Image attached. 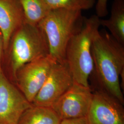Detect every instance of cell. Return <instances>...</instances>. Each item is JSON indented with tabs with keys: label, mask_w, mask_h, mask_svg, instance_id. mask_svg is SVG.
<instances>
[{
	"label": "cell",
	"mask_w": 124,
	"mask_h": 124,
	"mask_svg": "<svg viewBox=\"0 0 124 124\" xmlns=\"http://www.w3.org/2000/svg\"><path fill=\"white\" fill-rule=\"evenodd\" d=\"M51 10L63 9L73 10H88L93 8L95 0H44Z\"/></svg>",
	"instance_id": "cell-14"
},
{
	"label": "cell",
	"mask_w": 124,
	"mask_h": 124,
	"mask_svg": "<svg viewBox=\"0 0 124 124\" xmlns=\"http://www.w3.org/2000/svg\"><path fill=\"white\" fill-rule=\"evenodd\" d=\"M74 83L73 76L66 62H56L32 104L52 107Z\"/></svg>",
	"instance_id": "cell-6"
},
{
	"label": "cell",
	"mask_w": 124,
	"mask_h": 124,
	"mask_svg": "<svg viewBox=\"0 0 124 124\" xmlns=\"http://www.w3.org/2000/svg\"><path fill=\"white\" fill-rule=\"evenodd\" d=\"M32 105L2 69L0 70V124H18L23 114Z\"/></svg>",
	"instance_id": "cell-7"
},
{
	"label": "cell",
	"mask_w": 124,
	"mask_h": 124,
	"mask_svg": "<svg viewBox=\"0 0 124 124\" xmlns=\"http://www.w3.org/2000/svg\"><path fill=\"white\" fill-rule=\"evenodd\" d=\"M56 62L48 55L27 63L17 72L14 84L31 103Z\"/></svg>",
	"instance_id": "cell-5"
},
{
	"label": "cell",
	"mask_w": 124,
	"mask_h": 124,
	"mask_svg": "<svg viewBox=\"0 0 124 124\" xmlns=\"http://www.w3.org/2000/svg\"><path fill=\"white\" fill-rule=\"evenodd\" d=\"M60 124H89L86 117L64 119L61 120Z\"/></svg>",
	"instance_id": "cell-16"
},
{
	"label": "cell",
	"mask_w": 124,
	"mask_h": 124,
	"mask_svg": "<svg viewBox=\"0 0 124 124\" xmlns=\"http://www.w3.org/2000/svg\"><path fill=\"white\" fill-rule=\"evenodd\" d=\"M89 124H124V104L102 91L93 93L86 116Z\"/></svg>",
	"instance_id": "cell-9"
},
{
	"label": "cell",
	"mask_w": 124,
	"mask_h": 124,
	"mask_svg": "<svg viewBox=\"0 0 124 124\" xmlns=\"http://www.w3.org/2000/svg\"><path fill=\"white\" fill-rule=\"evenodd\" d=\"M84 18L81 11L53 9L38 24L48 40L49 56L56 62H65L67 46L72 36L82 29Z\"/></svg>",
	"instance_id": "cell-3"
},
{
	"label": "cell",
	"mask_w": 124,
	"mask_h": 124,
	"mask_svg": "<svg viewBox=\"0 0 124 124\" xmlns=\"http://www.w3.org/2000/svg\"><path fill=\"white\" fill-rule=\"evenodd\" d=\"M61 120L52 107L32 104L23 114L18 124H60Z\"/></svg>",
	"instance_id": "cell-12"
},
{
	"label": "cell",
	"mask_w": 124,
	"mask_h": 124,
	"mask_svg": "<svg viewBox=\"0 0 124 124\" xmlns=\"http://www.w3.org/2000/svg\"><path fill=\"white\" fill-rule=\"evenodd\" d=\"M22 8L24 23L38 25L51 11L44 0H19Z\"/></svg>",
	"instance_id": "cell-13"
},
{
	"label": "cell",
	"mask_w": 124,
	"mask_h": 124,
	"mask_svg": "<svg viewBox=\"0 0 124 124\" xmlns=\"http://www.w3.org/2000/svg\"><path fill=\"white\" fill-rule=\"evenodd\" d=\"M100 22L101 26L107 28L115 40L124 45V0H114L109 18L100 19Z\"/></svg>",
	"instance_id": "cell-11"
},
{
	"label": "cell",
	"mask_w": 124,
	"mask_h": 124,
	"mask_svg": "<svg viewBox=\"0 0 124 124\" xmlns=\"http://www.w3.org/2000/svg\"><path fill=\"white\" fill-rule=\"evenodd\" d=\"M23 23L19 0H0V30L3 37L4 54L13 33Z\"/></svg>",
	"instance_id": "cell-10"
},
{
	"label": "cell",
	"mask_w": 124,
	"mask_h": 124,
	"mask_svg": "<svg viewBox=\"0 0 124 124\" xmlns=\"http://www.w3.org/2000/svg\"><path fill=\"white\" fill-rule=\"evenodd\" d=\"M124 45L106 31H98L94 36L91 51L99 90L124 104L120 77L124 70Z\"/></svg>",
	"instance_id": "cell-1"
},
{
	"label": "cell",
	"mask_w": 124,
	"mask_h": 124,
	"mask_svg": "<svg viewBox=\"0 0 124 124\" xmlns=\"http://www.w3.org/2000/svg\"><path fill=\"white\" fill-rule=\"evenodd\" d=\"M48 55L49 45L43 30L38 25L23 23L13 33L4 55L2 63L7 66V77L14 84L16 73L21 67Z\"/></svg>",
	"instance_id": "cell-2"
},
{
	"label": "cell",
	"mask_w": 124,
	"mask_h": 124,
	"mask_svg": "<svg viewBox=\"0 0 124 124\" xmlns=\"http://www.w3.org/2000/svg\"><path fill=\"white\" fill-rule=\"evenodd\" d=\"M4 40L1 31L0 30V70H2V64L4 57Z\"/></svg>",
	"instance_id": "cell-17"
},
{
	"label": "cell",
	"mask_w": 124,
	"mask_h": 124,
	"mask_svg": "<svg viewBox=\"0 0 124 124\" xmlns=\"http://www.w3.org/2000/svg\"><path fill=\"white\" fill-rule=\"evenodd\" d=\"M100 18L93 15L85 18L82 29L69 40L65 51V62L74 82L89 86V79L94 65L91 46L94 36L99 31Z\"/></svg>",
	"instance_id": "cell-4"
},
{
	"label": "cell",
	"mask_w": 124,
	"mask_h": 124,
	"mask_svg": "<svg viewBox=\"0 0 124 124\" xmlns=\"http://www.w3.org/2000/svg\"><path fill=\"white\" fill-rule=\"evenodd\" d=\"M93 96L90 86H85L74 82L52 108L61 120L86 117Z\"/></svg>",
	"instance_id": "cell-8"
},
{
	"label": "cell",
	"mask_w": 124,
	"mask_h": 124,
	"mask_svg": "<svg viewBox=\"0 0 124 124\" xmlns=\"http://www.w3.org/2000/svg\"><path fill=\"white\" fill-rule=\"evenodd\" d=\"M108 0H97L95 9L96 15L98 17L102 18L108 14Z\"/></svg>",
	"instance_id": "cell-15"
}]
</instances>
